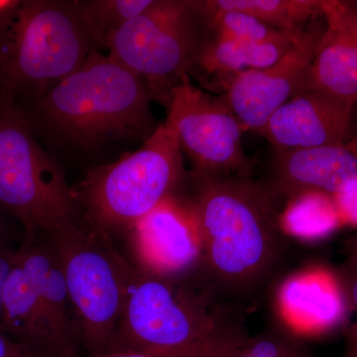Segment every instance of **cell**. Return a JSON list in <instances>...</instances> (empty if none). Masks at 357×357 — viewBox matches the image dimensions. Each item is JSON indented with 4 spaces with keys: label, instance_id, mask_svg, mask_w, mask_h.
<instances>
[{
    "label": "cell",
    "instance_id": "obj_19",
    "mask_svg": "<svg viewBox=\"0 0 357 357\" xmlns=\"http://www.w3.org/2000/svg\"><path fill=\"white\" fill-rule=\"evenodd\" d=\"M199 4L211 36L248 42L273 41L296 36L270 27L249 14L211 8L204 0H199Z\"/></svg>",
    "mask_w": 357,
    "mask_h": 357
},
{
    "label": "cell",
    "instance_id": "obj_31",
    "mask_svg": "<svg viewBox=\"0 0 357 357\" xmlns=\"http://www.w3.org/2000/svg\"><path fill=\"white\" fill-rule=\"evenodd\" d=\"M4 243H6V241H4L3 237H0V248L3 245Z\"/></svg>",
    "mask_w": 357,
    "mask_h": 357
},
{
    "label": "cell",
    "instance_id": "obj_28",
    "mask_svg": "<svg viewBox=\"0 0 357 357\" xmlns=\"http://www.w3.org/2000/svg\"><path fill=\"white\" fill-rule=\"evenodd\" d=\"M347 261L357 263V236L354 237L349 244Z\"/></svg>",
    "mask_w": 357,
    "mask_h": 357
},
{
    "label": "cell",
    "instance_id": "obj_7",
    "mask_svg": "<svg viewBox=\"0 0 357 357\" xmlns=\"http://www.w3.org/2000/svg\"><path fill=\"white\" fill-rule=\"evenodd\" d=\"M49 241L60 258L82 344L91 356L114 351L133 268L109 236L84 220Z\"/></svg>",
    "mask_w": 357,
    "mask_h": 357
},
{
    "label": "cell",
    "instance_id": "obj_1",
    "mask_svg": "<svg viewBox=\"0 0 357 357\" xmlns=\"http://www.w3.org/2000/svg\"><path fill=\"white\" fill-rule=\"evenodd\" d=\"M184 197L213 293L248 299L261 291L288 251L280 199L266 183L222 174H188Z\"/></svg>",
    "mask_w": 357,
    "mask_h": 357
},
{
    "label": "cell",
    "instance_id": "obj_14",
    "mask_svg": "<svg viewBox=\"0 0 357 357\" xmlns=\"http://www.w3.org/2000/svg\"><path fill=\"white\" fill-rule=\"evenodd\" d=\"M325 28L310 68L309 88L357 103V2L323 0Z\"/></svg>",
    "mask_w": 357,
    "mask_h": 357
},
{
    "label": "cell",
    "instance_id": "obj_9",
    "mask_svg": "<svg viewBox=\"0 0 357 357\" xmlns=\"http://www.w3.org/2000/svg\"><path fill=\"white\" fill-rule=\"evenodd\" d=\"M167 112L166 121L191 160V173L250 177L253 163L243 149L245 131L222 96L206 93L185 75Z\"/></svg>",
    "mask_w": 357,
    "mask_h": 357
},
{
    "label": "cell",
    "instance_id": "obj_17",
    "mask_svg": "<svg viewBox=\"0 0 357 357\" xmlns=\"http://www.w3.org/2000/svg\"><path fill=\"white\" fill-rule=\"evenodd\" d=\"M279 296L288 316L307 328L328 330L344 318V294L330 275L293 277L282 286Z\"/></svg>",
    "mask_w": 357,
    "mask_h": 357
},
{
    "label": "cell",
    "instance_id": "obj_5",
    "mask_svg": "<svg viewBox=\"0 0 357 357\" xmlns=\"http://www.w3.org/2000/svg\"><path fill=\"white\" fill-rule=\"evenodd\" d=\"M187 178L177 134L165 121L135 151L89 169L73 189L84 222L110 237L177 196Z\"/></svg>",
    "mask_w": 357,
    "mask_h": 357
},
{
    "label": "cell",
    "instance_id": "obj_15",
    "mask_svg": "<svg viewBox=\"0 0 357 357\" xmlns=\"http://www.w3.org/2000/svg\"><path fill=\"white\" fill-rule=\"evenodd\" d=\"M2 332L46 357H73L52 326L46 305L20 256L6 281Z\"/></svg>",
    "mask_w": 357,
    "mask_h": 357
},
{
    "label": "cell",
    "instance_id": "obj_24",
    "mask_svg": "<svg viewBox=\"0 0 357 357\" xmlns=\"http://www.w3.org/2000/svg\"><path fill=\"white\" fill-rule=\"evenodd\" d=\"M340 220L357 225V180L333 198Z\"/></svg>",
    "mask_w": 357,
    "mask_h": 357
},
{
    "label": "cell",
    "instance_id": "obj_22",
    "mask_svg": "<svg viewBox=\"0 0 357 357\" xmlns=\"http://www.w3.org/2000/svg\"><path fill=\"white\" fill-rule=\"evenodd\" d=\"M312 354L292 333L280 326H270L264 332L245 340L223 357H310Z\"/></svg>",
    "mask_w": 357,
    "mask_h": 357
},
{
    "label": "cell",
    "instance_id": "obj_27",
    "mask_svg": "<svg viewBox=\"0 0 357 357\" xmlns=\"http://www.w3.org/2000/svg\"><path fill=\"white\" fill-rule=\"evenodd\" d=\"M81 357V356H79ZM89 357H182L170 356V354H152V352L124 351L109 352V354H98Z\"/></svg>",
    "mask_w": 357,
    "mask_h": 357
},
{
    "label": "cell",
    "instance_id": "obj_23",
    "mask_svg": "<svg viewBox=\"0 0 357 357\" xmlns=\"http://www.w3.org/2000/svg\"><path fill=\"white\" fill-rule=\"evenodd\" d=\"M345 302L356 314V321L347 331L344 357H357V263L345 260L338 278Z\"/></svg>",
    "mask_w": 357,
    "mask_h": 357
},
{
    "label": "cell",
    "instance_id": "obj_6",
    "mask_svg": "<svg viewBox=\"0 0 357 357\" xmlns=\"http://www.w3.org/2000/svg\"><path fill=\"white\" fill-rule=\"evenodd\" d=\"M0 208L20 220L24 241L54 238L84 220L62 166L17 105H0Z\"/></svg>",
    "mask_w": 357,
    "mask_h": 357
},
{
    "label": "cell",
    "instance_id": "obj_2",
    "mask_svg": "<svg viewBox=\"0 0 357 357\" xmlns=\"http://www.w3.org/2000/svg\"><path fill=\"white\" fill-rule=\"evenodd\" d=\"M152 100L140 77L96 50L79 70L22 109L48 144L88 151L149 138L159 126Z\"/></svg>",
    "mask_w": 357,
    "mask_h": 357
},
{
    "label": "cell",
    "instance_id": "obj_4",
    "mask_svg": "<svg viewBox=\"0 0 357 357\" xmlns=\"http://www.w3.org/2000/svg\"><path fill=\"white\" fill-rule=\"evenodd\" d=\"M98 48L79 0L21 1L0 32V105H31Z\"/></svg>",
    "mask_w": 357,
    "mask_h": 357
},
{
    "label": "cell",
    "instance_id": "obj_26",
    "mask_svg": "<svg viewBox=\"0 0 357 357\" xmlns=\"http://www.w3.org/2000/svg\"><path fill=\"white\" fill-rule=\"evenodd\" d=\"M20 0H0V32L20 7Z\"/></svg>",
    "mask_w": 357,
    "mask_h": 357
},
{
    "label": "cell",
    "instance_id": "obj_29",
    "mask_svg": "<svg viewBox=\"0 0 357 357\" xmlns=\"http://www.w3.org/2000/svg\"><path fill=\"white\" fill-rule=\"evenodd\" d=\"M347 144L349 145V147H351V149L354 150V151L356 152L357 155V126L356 132H354V137H352V139L349 141V142H347Z\"/></svg>",
    "mask_w": 357,
    "mask_h": 357
},
{
    "label": "cell",
    "instance_id": "obj_8",
    "mask_svg": "<svg viewBox=\"0 0 357 357\" xmlns=\"http://www.w3.org/2000/svg\"><path fill=\"white\" fill-rule=\"evenodd\" d=\"M208 34L199 1L157 0L109 33L102 48L140 77L153 100L168 109L174 89L191 73Z\"/></svg>",
    "mask_w": 357,
    "mask_h": 357
},
{
    "label": "cell",
    "instance_id": "obj_3",
    "mask_svg": "<svg viewBox=\"0 0 357 357\" xmlns=\"http://www.w3.org/2000/svg\"><path fill=\"white\" fill-rule=\"evenodd\" d=\"M248 337L230 307L211 312L178 279L133 268L112 352L223 357Z\"/></svg>",
    "mask_w": 357,
    "mask_h": 357
},
{
    "label": "cell",
    "instance_id": "obj_12",
    "mask_svg": "<svg viewBox=\"0 0 357 357\" xmlns=\"http://www.w3.org/2000/svg\"><path fill=\"white\" fill-rule=\"evenodd\" d=\"M352 105L307 89L284 103L257 132L274 151L344 144Z\"/></svg>",
    "mask_w": 357,
    "mask_h": 357
},
{
    "label": "cell",
    "instance_id": "obj_25",
    "mask_svg": "<svg viewBox=\"0 0 357 357\" xmlns=\"http://www.w3.org/2000/svg\"><path fill=\"white\" fill-rule=\"evenodd\" d=\"M0 357H46L0 332Z\"/></svg>",
    "mask_w": 357,
    "mask_h": 357
},
{
    "label": "cell",
    "instance_id": "obj_11",
    "mask_svg": "<svg viewBox=\"0 0 357 357\" xmlns=\"http://www.w3.org/2000/svg\"><path fill=\"white\" fill-rule=\"evenodd\" d=\"M128 232L140 269L180 279L201 268L198 234L178 195L159 204Z\"/></svg>",
    "mask_w": 357,
    "mask_h": 357
},
{
    "label": "cell",
    "instance_id": "obj_18",
    "mask_svg": "<svg viewBox=\"0 0 357 357\" xmlns=\"http://www.w3.org/2000/svg\"><path fill=\"white\" fill-rule=\"evenodd\" d=\"M218 10L249 14L265 24L291 35L300 34L323 16V0H204Z\"/></svg>",
    "mask_w": 357,
    "mask_h": 357
},
{
    "label": "cell",
    "instance_id": "obj_16",
    "mask_svg": "<svg viewBox=\"0 0 357 357\" xmlns=\"http://www.w3.org/2000/svg\"><path fill=\"white\" fill-rule=\"evenodd\" d=\"M298 36L248 42L218 38L208 33L189 76H223L229 83L237 74L265 69L278 62L292 48Z\"/></svg>",
    "mask_w": 357,
    "mask_h": 357
},
{
    "label": "cell",
    "instance_id": "obj_13",
    "mask_svg": "<svg viewBox=\"0 0 357 357\" xmlns=\"http://www.w3.org/2000/svg\"><path fill=\"white\" fill-rule=\"evenodd\" d=\"M357 180V155L347 143L309 149L274 151L268 187L279 199L310 194L335 198Z\"/></svg>",
    "mask_w": 357,
    "mask_h": 357
},
{
    "label": "cell",
    "instance_id": "obj_21",
    "mask_svg": "<svg viewBox=\"0 0 357 357\" xmlns=\"http://www.w3.org/2000/svg\"><path fill=\"white\" fill-rule=\"evenodd\" d=\"M156 2L157 0H79L82 11L100 48L109 33L146 13Z\"/></svg>",
    "mask_w": 357,
    "mask_h": 357
},
{
    "label": "cell",
    "instance_id": "obj_20",
    "mask_svg": "<svg viewBox=\"0 0 357 357\" xmlns=\"http://www.w3.org/2000/svg\"><path fill=\"white\" fill-rule=\"evenodd\" d=\"M301 199L304 204L294 201L298 204L292 206L284 222L288 231L295 236L314 238L328 236L340 225L342 220L332 197L310 194Z\"/></svg>",
    "mask_w": 357,
    "mask_h": 357
},
{
    "label": "cell",
    "instance_id": "obj_10",
    "mask_svg": "<svg viewBox=\"0 0 357 357\" xmlns=\"http://www.w3.org/2000/svg\"><path fill=\"white\" fill-rule=\"evenodd\" d=\"M323 30L305 28L278 62L229 79L222 96L245 132H257L279 107L309 88L310 68Z\"/></svg>",
    "mask_w": 357,
    "mask_h": 357
},
{
    "label": "cell",
    "instance_id": "obj_30",
    "mask_svg": "<svg viewBox=\"0 0 357 357\" xmlns=\"http://www.w3.org/2000/svg\"><path fill=\"white\" fill-rule=\"evenodd\" d=\"M2 234H3V225H2L1 220H0V237H3Z\"/></svg>",
    "mask_w": 357,
    "mask_h": 357
}]
</instances>
